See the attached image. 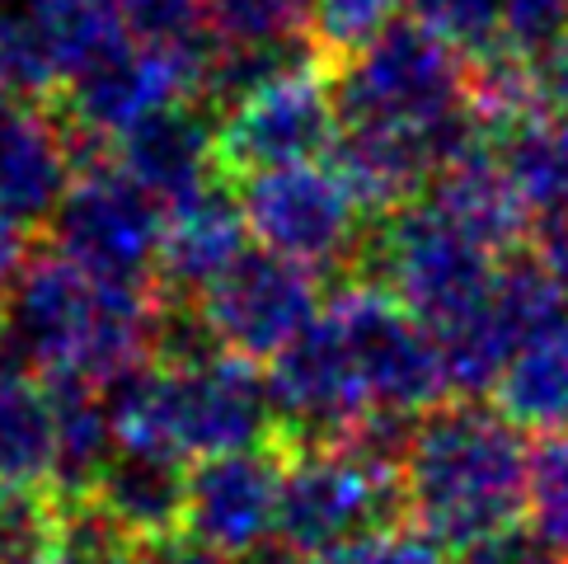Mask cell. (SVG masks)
Listing matches in <instances>:
<instances>
[{
  "label": "cell",
  "mask_w": 568,
  "mask_h": 564,
  "mask_svg": "<svg viewBox=\"0 0 568 564\" xmlns=\"http://www.w3.org/2000/svg\"><path fill=\"white\" fill-rule=\"evenodd\" d=\"M165 306L146 282H113L71 264L67 254H38L0 301V349L38 381H90L113 386L155 362Z\"/></svg>",
  "instance_id": "6da1fadb"
},
{
  "label": "cell",
  "mask_w": 568,
  "mask_h": 564,
  "mask_svg": "<svg viewBox=\"0 0 568 564\" xmlns=\"http://www.w3.org/2000/svg\"><path fill=\"white\" fill-rule=\"evenodd\" d=\"M536 447L503 405L460 395L414 419L399 461L404 508L446 551H475L531 513Z\"/></svg>",
  "instance_id": "7a4b0ae2"
},
{
  "label": "cell",
  "mask_w": 568,
  "mask_h": 564,
  "mask_svg": "<svg viewBox=\"0 0 568 564\" xmlns=\"http://www.w3.org/2000/svg\"><path fill=\"white\" fill-rule=\"evenodd\" d=\"M118 447L207 461L277 442V410L258 362L207 349L193 357H155L109 386Z\"/></svg>",
  "instance_id": "3957f363"
},
{
  "label": "cell",
  "mask_w": 568,
  "mask_h": 564,
  "mask_svg": "<svg viewBox=\"0 0 568 564\" xmlns=\"http://www.w3.org/2000/svg\"><path fill=\"white\" fill-rule=\"evenodd\" d=\"M343 128L409 132L442 155V170L489 141L470 109V57L423 19H395L334 67Z\"/></svg>",
  "instance_id": "277c9868"
},
{
  "label": "cell",
  "mask_w": 568,
  "mask_h": 564,
  "mask_svg": "<svg viewBox=\"0 0 568 564\" xmlns=\"http://www.w3.org/2000/svg\"><path fill=\"white\" fill-rule=\"evenodd\" d=\"M498 259L503 254L479 245L428 198H418L409 208L385 212L367 231L353 278L376 282L428 330H442L446 320L470 311L484 296V288L498 273Z\"/></svg>",
  "instance_id": "5b68a950"
},
{
  "label": "cell",
  "mask_w": 568,
  "mask_h": 564,
  "mask_svg": "<svg viewBox=\"0 0 568 564\" xmlns=\"http://www.w3.org/2000/svg\"><path fill=\"white\" fill-rule=\"evenodd\" d=\"M404 480L390 461L353 442L287 452L277 536L301 555L324 560L390 522H404Z\"/></svg>",
  "instance_id": "8992f818"
},
{
  "label": "cell",
  "mask_w": 568,
  "mask_h": 564,
  "mask_svg": "<svg viewBox=\"0 0 568 564\" xmlns=\"http://www.w3.org/2000/svg\"><path fill=\"white\" fill-rule=\"evenodd\" d=\"M235 193L258 250H273L311 273L357 269L372 221H367V203L357 198V189L343 179L334 160L250 174L240 179Z\"/></svg>",
  "instance_id": "52a82bcc"
},
{
  "label": "cell",
  "mask_w": 568,
  "mask_h": 564,
  "mask_svg": "<svg viewBox=\"0 0 568 564\" xmlns=\"http://www.w3.org/2000/svg\"><path fill=\"white\" fill-rule=\"evenodd\" d=\"M170 208L132 179L118 160L94 155L80 165L62 208L52 212V250L71 264L113 282H146L155 288L160 245H165Z\"/></svg>",
  "instance_id": "ba28073f"
},
{
  "label": "cell",
  "mask_w": 568,
  "mask_h": 564,
  "mask_svg": "<svg viewBox=\"0 0 568 564\" xmlns=\"http://www.w3.org/2000/svg\"><path fill=\"white\" fill-rule=\"evenodd\" d=\"M343 132L334 67L306 62L273 80H263L216 118V155L221 174L250 179L282 165H311L334 155Z\"/></svg>",
  "instance_id": "9c48e42d"
},
{
  "label": "cell",
  "mask_w": 568,
  "mask_h": 564,
  "mask_svg": "<svg viewBox=\"0 0 568 564\" xmlns=\"http://www.w3.org/2000/svg\"><path fill=\"white\" fill-rule=\"evenodd\" d=\"M57 94H62V113L80 137L123 141L146 118L207 94V52L160 48L118 33L104 52H94L85 67L71 71Z\"/></svg>",
  "instance_id": "30bf717a"
},
{
  "label": "cell",
  "mask_w": 568,
  "mask_h": 564,
  "mask_svg": "<svg viewBox=\"0 0 568 564\" xmlns=\"http://www.w3.org/2000/svg\"><path fill=\"white\" fill-rule=\"evenodd\" d=\"M212 344L250 362H273L287 353L324 311L320 273L292 264L273 250H245L212 288L193 296Z\"/></svg>",
  "instance_id": "8fae6325"
},
{
  "label": "cell",
  "mask_w": 568,
  "mask_h": 564,
  "mask_svg": "<svg viewBox=\"0 0 568 564\" xmlns=\"http://www.w3.org/2000/svg\"><path fill=\"white\" fill-rule=\"evenodd\" d=\"M320 0H207V99L235 104L263 80L324 62L315 38Z\"/></svg>",
  "instance_id": "7c38bea8"
},
{
  "label": "cell",
  "mask_w": 568,
  "mask_h": 564,
  "mask_svg": "<svg viewBox=\"0 0 568 564\" xmlns=\"http://www.w3.org/2000/svg\"><path fill=\"white\" fill-rule=\"evenodd\" d=\"M85 160L75 155V128L38 94L0 90V216L24 231L52 221Z\"/></svg>",
  "instance_id": "4fadbf2b"
},
{
  "label": "cell",
  "mask_w": 568,
  "mask_h": 564,
  "mask_svg": "<svg viewBox=\"0 0 568 564\" xmlns=\"http://www.w3.org/2000/svg\"><path fill=\"white\" fill-rule=\"evenodd\" d=\"M282 475H287V447L282 442L193 461L184 532L216 546L221 555H240L258 541L277 536Z\"/></svg>",
  "instance_id": "5bb4252c"
},
{
  "label": "cell",
  "mask_w": 568,
  "mask_h": 564,
  "mask_svg": "<svg viewBox=\"0 0 568 564\" xmlns=\"http://www.w3.org/2000/svg\"><path fill=\"white\" fill-rule=\"evenodd\" d=\"M113 160L132 179H141L165 208H179L221 179L216 118L197 99L174 104L132 128L123 141H113Z\"/></svg>",
  "instance_id": "9a60e30c"
},
{
  "label": "cell",
  "mask_w": 568,
  "mask_h": 564,
  "mask_svg": "<svg viewBox=\"0 0 568 564\" xmlns=\"http://www.w3.org/2000/svg\"><path fill=\"white\" fill-rule=\"evenodd\" d=\"M423 198H428L437 212L452 216L460 231H470L479 245H489L494 254H513L536 231V212L526 208V198L517 193L494 141H479V147L456 155L428 184Z\"/></svg>",
  "instance_id": "2e32d148"
},
{
  "label": "cell",
  "mask_w": 568,
  "mask_h": 564,
  "mask_svg": "<svg viewBox=\"0 0 568 564\" xmlns=\"http://www.w3.org/2000/svg\"><path fill=\"white\" fill-rule=\"evenodd\" d=\"M245 240H250V226H245L240 193H231L216 179L212 189H202L189 203L170 208L165 245H160V288L184 292L193 301L250 250Z\"/></svg>",
  "instance_id": "e0dca14e"
},
{
  "label": "cell",
  "mask_w": 568,
  "mask_h": 564,
  "mask_svg": "<svg viewBox=\"0 0 568 564\" xmlns=\"http://www.w3.org/2000/svg\"><path fill=\"white\" fill-rule=\"evenodd\" d=\"M85 503H94L132 546H146V541L184 532L189 461H179L170 452L118 447V456L109 461V471L99 475V485Z\"/></svg>",
  "instance_id": "ac0fdd59"
},
{
  "label": "cell",
  "mask_w": 568,
  "mask_h": 564,
  "mask_svg": "<svg viewBox=\"0 0 568 564\" xmlns=\"http://www.w3.org/2000/svg\"><path fill=\"white\" fill-rule=\"evenodd\" d=\"M494 395L521 429L536 433L568 429V311L550 315L545 325L526 334V344L498 376Z\"/></svg>",
  "instance_id": "d6986e66"
},
{
  "label": "cell",
  "mask_w": 568,
  "mask_h": 564,
  "mask_svg": "<svg viewBox=\"0 0 568 564\" xmlns=\"http://www.w3.org/2000/svg\"><path fill=\"white\" fill-rule=\"evenodd\" d=\"M57 410L48 381L0 372V490H52Z\"/></svg>",
  "instance_id": "ffe728a7"
},
{
  "label": "cell",
  "mask_w": 568,
  "mask_h": 564,
  "mask_svg": "<svg viewBox=\"0 0 568 564\" xmlns=\"http://www.w3.org/2000/svg\"><path fill=\"white\" fill-rule=\"evenodd\" d=\"M67 541V503L52 490H0V564H52Z\"/></svg>",
  "instance_id": "44dd1931"
},
{
  "label": "cell",
  "mask_w": 568,
  "mask_h": 564,
  "mask_svg": "<svg viewBox=\"0 0 568 564\" xmlns=\"http://www.w3.org/2000/svg\"><path fill=\"white\" fill-rule=\"evenodd\" d=\"M414 10L470 62L507 52V0H414Z\"/></svg>",
  "instance_id": "7402d4cb"
},
{
  "label": "cell",
  "mask_w": 568,
  "mask_h": 564,
  "mask_svg": "<svg viewBox=\"0 0 568 564\" xmlns=\"http://www.w3.org/2000/svg\"><path fill=\"white\" fill-rule=\"evenodd\" d=\"M531 532L568 560V429L545 433L531 461Z\"/></svg>",
  "instance_id": "603a6c76"
},
{
  "label": "cell",
  "mask_w": 568,
  "mask_h": 564,
  "mask_svg": "<svg viewBox=\"0 0 568 564\" xmlns=\"http://www.w3.org/2000/svg\"><path fill=\"white\" fill-rule=\"evenodd\" d=\"M404 6H409V0H320V14H315L320 57L329 67H338L343 57H353L357 48H367L376 33L390 29Z\"/></svg>",
  "instance_id": "cb8c5ba5"
},
{
  "label": "cell",
  "mask_w": 568,
  "mask_h": 564,
  "mask_svg": "<svg viewBox=\"0 0 568 564\" xmlns=\"http://www.w3.org/2000/svg\"><path fill=\"white\" fill-rule=\"evenodd\" d=\"M113 10L141 43L207 52V0H113Z\"/></svg>",
  "instance_id": "d4e9b609"
},
{
  "label": "cell",
  "mask_w": 568,
  "mask_h": 564,
  "mask_svg": "<svg viewBox=\"0 0 568 564\" xmlns=\"http://www.w3.org/2000/svg\"><path fill=\"white\" fill-rule=\"evenodd\" d=\"M452 551L437 546V541L418 527V522H390L372 536L353 541L334 555H324L320 564H452Z\"/></svg>",
  "instance_id": "484cf974"
},
{
  "label": "cell",
  "mask_w": 568,
  "mask_h": 564,
  "mask_svg": "<svg viewBox=\"0 0 568 564\" xmlns=\"http://www.w3.org/2000/svg\"><path fill=\"white\" fill-rule=\"evenodd\" d=\"M460 564H568L555 546H545V541L536 532H507V536H494V541H484V546L475 551H465Z\"/></svg>",
  "instance_id": "4316f807"
},
{
  "label": "cell",
  "mask_w": 568,
  "mask_h": 564,
  "mask_svg": "<svg viewBox=\"0 0 568 564\" xmlns=\"http://www.w3.org/2000/svg\"><path fill=\"white\" fill-rule=\"evenodd\" d=\"M141 564H231V555H221L207 541H197L193 532H170L160 541H146L136 546Z\"/></svg>",
  "instance_id": "83f0119b"
},
{
  "label": "cell",
  "mask_w": 568,
  "mask_h": 564,
  "mask_svg": "<svg viewBox=\"0 0 568 564\" xmlns=\"http://www.w3.org/2000/svg\"><path fill=\"white\" fill-rule=\"evenodd\" d=\"M29 264V231L19 226V221L0 216V301L10 296V288L19 282V273H24Z\"/></svg>",
  "instance_id": "f1b7e54d"
},
{
  "label": "cell",
  "mask_w": 568,
  "mask_h": 564,
  "mask_svg": "<svg viewBox=\"0 0 568 564\" xmlns=\"http://www.w3.org/2000/svg\"><path fill=\"white\" fill-rule=\"evenodd\" d=\"M231 564H315V560L301 555L296 546H287L282 536H268V541H258V546L231 555Z\"/></svg>",
  "instance_id": "f546056e"
},
{
  "label": "cell",
  "mask_w": 568,
  "mask_h": 564,
  "mask_svg": "<svg viewBox=\"0 0 568 564\" xmlns=\"http://www.w3.org/2000/svg\"><path fill=\"white\" fill-rule=\"evenodd\" d=\"M52 564H71V560H67V555H57V560H52Z\"/></svg>",
  "instance_id": "4dcf8cb0"
}]
</instances>
